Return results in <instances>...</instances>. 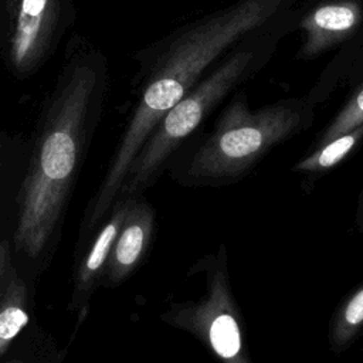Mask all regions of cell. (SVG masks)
<instances>
[{"label": "cell", "instance_id": "cell-14", "mask_svg": "<svg viewBox=\"0 0 363 363\" xmlns=\"http://www.w3.org/2000/svg\"><path fill=\"white\" fill-rule=\"evenodd\" d=\"M363 123V82L346 101L343 108L332 119L328 128L322 132L316 146H320ZM315 146V147H316Z\"/></svg>", "mask_w": 363, "mask_h": 363}, {"label": "cell", "instance_id": "cell-7", "mask_svg": "<svg viewBox=\"0 0 363 363\" xmlns=\"http://www.w3.org/2000/svg\"><path fill=\"white\" fill-rule=\"evenodd\" d=\"M156 224L155 208L142 196L133 197L112 247L102 286L113 288L126 281L140 265L150 247Z\"/></svg>", "mask_w": 363, "mask_h": 363}, {"label": "cell", "instance_id": "cell-4", "mask_svg": "<svg viewBox=\"0 0 363 363\" xmlns=\"http://www.w3.org/2000/svg\"><path fill=\"white\" fill-rule=\"evenodd\" d=\"M258 54L242 48L223 61L173 105L153 129L135 157L118 197H139L160 176L170 156L199 128L211 109L255 65Z\"/></svg>", "mask_w": 363, "mask_h": 363}, {"label": "cell", "instance_id": "cell-2", "mask_svg": "<svg viewBox=\"0 0 363 363\" xmlns=\"http://www.w3.org/2000/svg\"><path fill=\"white\" fill-rule=\"evenodd\" d=\"M94 85L92 69H75L45 121L20 184L11 242L16 267L28 281L47 268L58 242L81 169Z\"/></svg>", "mask_w": 363, "mask_h": 363}, {"label": "cell", "instance_id": "cell-11", "mask_svg": "<svg viewBox=\"0 0 363 363\" xmlns=\"http://www.w3.org/2000/svg\"><path fill=\"white\" fill-rule=\"evenodd\" d=\"M48 1L50 0H21L11 47V61L18 69L26 68L37 55Z\"/></svg>", "mask_w": 363, "mask_h": 363}, {"label": "cell", "instance_id": "cell-17", "mask_svg": "<svg viewBox=\"0 0 363 363\" xmlns=\"http://www.w3.org/2000/svg\"><path fill=\"white\" fill-rule=\"evenodd\" d=\"M1 166H3V143L0 142V170H1Z\"/></svg>", "mask_w": 363, "mask_h": 363}, {"label": "cell", "instance_id": "cell-12", "mask_svg": "<svg viewBox=\"0 0 363 363\" xmlns=\"http://www.w3.org/2000/svg\"><path fill=\"white\" fill-rule=\"evenodd\" d=\"M362 140L363 123L320 146H316L313 152L294 164L292 172L305 174L325 173L349 157Z\"/></svg>", "mask_w": 363, "mask_h": 363}, {"label": "cell", "instance_id": "cell-13", "mask_svg": "<svg viewBox=\"0 0 363 363\" xmlns=\"http://www.w3.org/2000/svg\"><path fill=\"white\" fill-rule=\"evenodd\" d=\"M363 332V284L336 309L329 325V345L336 353L346 350Z\"/></svg>", "mask_w": 363, "mask_h": 363}, {"label": "cell", "instance_id": "cell-15", "mask_svg": "<svg viewBox=\"0 0 363 363\" xmlns=\"http://www.w3.org/2000/svg\"><path fill=\"white\" fill-rule=\"evenodd\" d=\"M16 269L11 235L0 237V299L4 295Z\"/></svg>", "mask_w": 363, "mask_h": 363}, {"label": "cell", "instance_id": "cell-3", "mask_svg": "<svg viewBox=\"0 0 363 363\" xmlns=\"http://www.w3.org/2000/svg\"><path fill=\"white\" fill-rule=\"evenodd\" d=\"M308 119L309 113L299 102H275L251 111L245 95L238 94L176 179L190 187L237 183L274 146L303 130Z\"/></svg>", "mask_w": 363, "mask_h": 363}, {"label": "cell", "instance_id": "cell-5", "mask_svg": "<svg viewBox=\"0 0 363 363\" xmlns=\"http://www.w3.org/2000/svg\"><path fill=\"white\" fill-rule=\"evenodd\" d=\"M227 267V251L220 245L217 252L193 267L204 272V295L197 301L172 303L160 319L197 337L220 363H252Z\"/></svg>", "mask_w": 363, "mask_h": 363}, {"label": "cell", "instance_id": "cell-16", "mask_svg": "<svg viewBox=\"0 0 363 363\" xmlns=\"http://www.w3.org/2000/svg\"><path fill=\"white\" fill-rule=\"evenodd\" d=\"M357 225L360 231L363 233V194H362V201H360V208H359V216H357Z\"/></svg>", "mask_w": 363, "mask_h": 363}, {"label": "cell", "instance_id": "cell-8", "mask_svg": "<svg viewBox=\"0 0 363 363\" xmlns=\"http://www.w3.org/2000/svg\"><path fill=\"white\" fill-rule=\"evenodd\" d=\"M363 20L359 0H329L311 9L301 21L305 41L299 55H316L339 45L357 33Z\"/></svg>", "mask_w": 363, "mask_h": 363}, {"label": "cell", "instance_id": "cell-1", "mask_svg": "<svg viewBox=\"0 0 363 363\" xmlns=\"http://www.w3.org/2000/svg\"><path fill=\"white\" fill-rule=\"evenodd\" d=\"M292 0H238L187 27L163 54L109 167L85 208L81 238L94 233L119 196L142 146L166 112L176 105L206 68L230 45L271 20Z\"/></svg>", "mask_w": 363, "mask_h": 363}, {"label": "cell", "instance_id": "cell-10", "mask_svg": "<svg viewBox=\"0 0 363 363\" xmlns=\"http://www.w3.org/2000/svg\"><path fill=\"white\" fill-rule=\"evenodd\" d=\"M68 349V345H60L51 333L31 322L0 357V363H64Z\"/></svg>", "mask_w": 363, "mask_h": 363}, {"label": "cell", "instance_id": "cell-9", "mask_svg": "<svg viewBox=\"0 0 363 363\" xmlns=\"http://www.w3.org/2000/svg\"><path fill=\"white\" fill-rule=\"evenodd\" d=\"M31 323L30 285L18 269L0 299V357H3L17 337Z\"/></svg>", "mask_w": 363, "mask_h": 363}, {"label": "cell", "instance_id": "cell-6", "mask_svg": "<svg viewBox=\"0 0 363 363\" xmlns=\"http://www.w3.org/2000/svg\"><path fill=\"white\" fill-rule=\"evenodd\" d=\"M133 197H118L106 217L96 225L98 230L89 238L84 252L75 262L72 294L68 302V311L75 315V328L71 340L77 336L79 326L88 315L91 299L96 288L102 284L104 272L122 227L129 211Z\"/></svg>", "mask_w": 363, "mask_h": 363}]
</instances>
